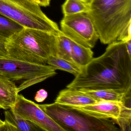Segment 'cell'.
Listing matches in <instances>:
<instances>
[{
  "instance_id": "6da1fadb",
  "label": "cell",
  "mask_w": 131,
  "mask_h": 131,
  "mask_svg": "<svg viewBox=\"0 0 131 131\" xmlns=\"http://www.w3.org/2000/svg\"><path fill=\"white\" fill-rule=\"evenodd\" d=\"M67 87L131 90V56L125 42L108 44L105 52L93 58Z\"/></svg>"
},
{
  "instance_id": "7a4b0ae2",
  "label": "cell",
  "mask_w": 131,
  "mask_h": 131,
  "mask_svg": "<svg viewBox=\"0 0 131 131\" xmlns=\"http://www.w3.org/2000/svg\"><path fill=\"white\" fill-rule=\"evenodd\" d=\"M57 36L32 28H24L6 42L7 56L27 62L46 65L52 56H56Z\"/></svg>"
},
{
  "instance_id": "3957f363",
  "label": "cell",
  "mask_w": 131,
  "mask_h": 131,
  "mask_svg": "<svg viewBox=\"0 0 131 131\" xmlns=\"http://www.w3.org/2000/svg\"><path fill=\"white\" fill-rule=\"evenodd\" d=\"M88 16L103 44L117 41L123 30L131 23V0H93Z\"/></svg>"
},
{
  "instance_id": "277c9868",
  "label": "cell",
  "mask_w": 131,
  "mask_h": 131,
  "mask_svg": "<svg viewBox=\"0 0 131 131\" xmlns=\"http://www.w3.org/2000/svg\"><path fill=\"white\" fill-rule=\"evenodd\" d=\"M39 105L66 131L120 130L112 119L89 116L76 110L55 102Z\"/></svg>"
},
{
  "instance_id": "5b68a950",
  "label": "cell",
  "mask_w": 131,
  "mask_h": 131,
  "mask_svg": "<svg viewBox=\"0 0 131 131\" xmlns=\"http://www.w3.org/2000/svg\"><path fill=\"white\" fill-rule=\"evenodd\" d=\"M0 14L24 28H32L58 35V25L47 17L40 6L29 0H0Z\"/></svg>"
},
{
  "instance_id": "8992f818",
  "label": "cell",
  "mask_w": 131,
  "mask_h": 131,
  "mask_svg": "<svg viewBox=\"0 0 131 131\" xmlns=\"http://www.w3.org/2000/svg\"><path fill=\"white\" fill-rule=\"evenodd\" d=\"M56 70L47 64H34L0 56V76L14 82L19 92L55 75Z\"/></svg>"
},
{
  "instance_id": "52a82bcc",
  "label": "cell",
  "mask_w": 131,
  "mask_h": 131,
  "mask_svg": "<svg viewBox=\"0 0 131 131\" xmlns=\"http://www.w3.org/2000/svg\"><path fill=\"white\" fill-rule=\"evenodd\" d=\"M69 107L89 116L113 120L122 131H131V107L119 102L101 101L95 104Z\"/></svg>"
},
{
  "instance_id": "ba28073f",
  "label": "cell",
  "mask_w": 131,
  "mask_h": 131,
  "mask_svg": "<svg viewBox=\"0 0 131 131\" xmlns=\"http://www.w3.org/2000/svg\"><path fill=\"white\" fill-rule=\"evenodd\" d=\"M61 31L71 39L93 48L99 39L92 20L87 13L65 15L60 22Z\"/></svg>"
},
{
  "instance_id": "9c48e42d",
  "label": "cell",
  "mask_w": 131,
  "mask_h": 131,
  "mask_svg": "<svg viewBox=\"0 0 131 131\" xmlns=\"http://www.w3.org/2000/svg\"><path fill=\"white\" fill-rule=\"evenodd\" d=\"M12 108L20 116L36 124L42 131H66L46 113L39 104L21 94H18L15 105Z\"/></svg>"
},
{
  "instance_id": "30bf717a",
  "label": "cell",
  "mask_w": 131,
  "mask_h": 131,
  "mask_svg": "<svg viewBox=\"0 0 131 131\" xmlns=\"http://www.w3.org/2000/svg\"><path fill=\"white\" fill-rule=\"evenodd\" d=\"M100 101L78 89L67 87L59 92L54 102L66 106L78 107L95 104Z\"/></svg>"
},
{
  "instance_id": "8fae6325",
  "label": "cell",
  "mask_w": 131,
  "mask_h": 131,
  "mask_svg": "<svg viewBox=\"0 0 131 131\" xmlns=\"http://www.w3.org/2000/svg\"><path fill=\"white\" fill-rule=\"evenodd\" d=\"M78 89L100 101L121 102L131 107V90H123L113 89Z\"/></svg>"
},
{
  "instance_id": "7c38bea8",
  "label": "cell",
  "mask_w": 131,
  "mask_h": 131,
  "mask_svg": "<svg viewBox=\"0 0 131 131\" xmlns=\"http://www.w3.org/2000/svg\"><path fill=\"white\" fill-rule=\"evenodd\" d=\"M4 114L5 120L0 126V131H42L36 124L20 116L12 108L6 110Z\"/></svg>"
},
{
  "instance_id": "4fadbf2b",
  "label": "cell",
  "mask_w": 131,
  "mask_h": 131,
  "mask_svg": "<svg viewBox=\"0 0 131 131\" xmlns=\"http://www.w3.org/2000/svg\"><path fill=\"white\" fill-rule=\"evenodd\" d=\"M19 93L14 82L0 76V109L7 110L13 107Z\"/></svg>"
},
{
  "instance_id": "5bb4252c",
  "label": "cell",
  "mask_w": 131,
  "mask_h": 131,
  "mask_svg": "<svg viewBox=\"0 0 131 131\" xmlns=\"http://www.w3.org/2000/svg\"><path fill=\"white\" fill-rule=\"evenodd\" d=\"M72 40V57L73 61L84 68L93 59V52L91 48L83 46Z\"/></svg>"
},
{
  "instance_id": "9a60e30c",
  "label": "cell",
  "mask_w": 131,
  "mask_h": 131,
  "mask_svg": "<svg viewBox=\"0 0 131 131\" xmlns=\"http://www.w3.org/2000/svg\"><path fill=\"white\" fill-rule=\"evenodd\" d=\"M47 64L52 67L55 70H59L66 71L71 73L75 77L81 73L83 69L73 62L56 56H52L50 57Z\"/></svg>"
},
{
  "instance_id": "2e32d148",
  "label": "cell",
  "mask_w": 131,
  "mask_h": 131,
  "mask_svg": "<svg viewBox=\"0 0 131 131\" xmlns=\"http://www.w3.org/2000/svg\"><path fill=\"white\" fill-rule=\"evenodd\" d=\"M24 28L15 21L0 14V40L7 42Z\"/></svg>"
},
{
  "instance_id": "e0dca14e",
  "label": "cell",
  "mask_w": 131,
  "mask_h": 131,
  "mask_svg": "<svg viewBox=\"0 0 131 131\" xmlns=\"http://www.w3.org/2000/svg\"><path fill=\"white\" fill-rule=\"evenodd\" d=\"M72 52L71 39L61 31L57 36V52L56 56L73 62L72 59Z\"/></svg>"
},
{
  "instance_id": "ac0fdd59",
  "label": "cell",
  "mask_w": 131,
  "mask_h": 131,
  "mask_svg": "<svg viewBox=\"0 0 131 131\" xmlns=\"http://www.w3.org/2000/svg\"><path fill=\"white\" fill-rule=\"evenodd\" d=\"M89 9V4L80 0H66L62 6V10L64 16L87 13Z\"/></svg>"
},
{
  "instance_id": "d6986e66",
  "label": "cell",
  "mask_w": 131,
  "mask_h": 131,
  "mask_svg": "<svg viewBox=\"0 0 131 131\" xmlns=\"http://www.w3.org/2000/svg\"><path fill=\"white\" fill-rule=\"evenodd\" d=\"M131 40V23L129 24L120 33L117 41L125 42Z\"/></svg>"
},
{
  "instance_id": "ffe728a7",
  "label": "cell",
  "mask_w": 131,
  "mask_h": 131,
  "mask_svg": "<svg viewBox=\"0 0 131 131\" xmlns=\"http://www.w3.org/2000/svg\"><path fill=\"white\" fill-rule=\"evenodd\" d=\"M48 92L43 89H41L37 91L34 97V100L37 102H42L47 98Z\"/></svg>"
},
{
  "instance_id": "44dd1931",
  "label": "cell",
  "mask_w": 131,
  "mask_h": 131,
  "mask_svg": "<svg viewBox=\"0 0 131 131\" xmlns=\"http://www.w3.org/2000/svg\"><path fill=\"white\" fill-rule=\"evenodd\" d=\"M6 42L0 40V56H7Z\"/></svg>"
},
{
  "instance_id": "7402d4cb",
  "label": "cell",
  "mask_w": 131,
  "mask_h": 131,
  "mask_svg": "<svg viewBox=\"0 0 131 131\" xmlns=\"http://www.w3.org/2000/svg\"><path fill=\"white\" fill-rule=\"evenodd\" d=\"M50 0H37V4L42 7H47L49 6Z\"/></svg>"
},
{
  "instance_id": "603a6c76",
  "label": "cell",
  "mask_w": 131,
  "mask_h": 131,
  "mask_svg": "<svg viewBox=\"0 0 131 131\" xmlns=\"http://www.w3.org/2000/svg\"><path fill=\"white\" fill-rule=\"evenodd\" d=\"M125 42L127 52L129 55L131 56V40H128Z\"/></svg>"
},
{
  "instance_id": "cb8c5ba5",
  "label": "cell",
  "mask_w": 131,
  "mask_h": 131,
  "mask_svg": "<svg viewBox=\"0 0 131 131\" xmlns=\"http://www.w3.org/2000/svg\"><path fill=\"white\" fill-rule=\"evenodd\" d=\"M80 1L84 2L85 3L87 4H90L93 0H80Z\"/></svg>"
},
{
  "instance_id": "d4e9b609",
  "label": "cell",
  "mask_w": 131,
  "mask_h": 131,
  "mask_svg": "<svg viewBox=\"0 0 131 131\" xmlns=\"http://www.w3.org/2000/svg\"><path fill=\"white\" fill-rule=\"evenodd\" d=\"M4 121H3V120H1V119L0 118V126H1L2 125H3V124L4 123Z\"/></svg>"
},
{
  "instance_id": "484cf974",
  "label": "cell",
  "mask_w": 131,
  "mask_h": 131,
  "mask_svg": "<svg viewBox=\"0 0 131 131\" xmlns=\"http://www.w3.org/2000/svg\"><path fill=\"white\" fill-rule=\"evenodd\" d=\"M30 1L33 2V3H35L37 4V0H29Z\"/></svg>"
}]
</instances>
